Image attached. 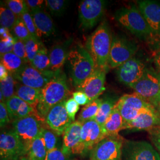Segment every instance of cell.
I'll use <instances>...</instances> for the list:
<instances>
[{
  "mask_svg": "<svg viewBox=\"0 0 160 160\" xmlns=\"http://www.w3.org/2000/svg\"><path fill=\"white\" fill-rule=\"evenodd\" d=\"M113 37L106 22L102 23L88 38L86 49L91 55L96 69L109 70L108 61Z\"/></svg>",
  "mask_w": 160,
  "mask_h": 160,
  "instance_id": "1",
  "label": "cell"
},
{
  "mask_svg": "<svg viewBox=\"0 0 160 160\" xmlns=\"http://www.w3.org/2000/svg\"><path fill=\"white\" fill-rule=\"evenodd\" d=\"M69 90L65 75L61 71L57 72L40 92L37 112L40 118L45 121L46 114L58 104L67 100Z\"/></svg>",
  "mask_w": 160,
  "mask_h": 160,
  "instance_id": "2",
  "label": "cell"
},
{
  "mask_svg": "<svg viewBox=\"0 0 160 160\" xmlns=\"http://www.w3.org/2000/svg\"><path fill=\"white\" fill-rule=\"evenodd\" d=\"M114 17L118 23L139 39L147 40L154 37L137 6L121 8L116 12Z\"/></svg>",
  "mask_w": 160,
  "mask_h": 160,
  "instance_id": "3",
  "label": "cell"
},
{
  "mask_svg": "<svg viewBox=\"0 0 160 160\" xmlns=\"http://www.w3.org/2000/svg\"><path fill=\"white\" fill-rule=\"evenodd\" d=\"M70 74L75 87L81 85L96 69L91 55L85 48L77 46L69 52L67 58Z\"/></svg>",
  "mask_w": 160,
  "mask_h": 160,
  "instance_id": "4",
  "label": "cell"
},
{
  "mask_svg": "<svg viewBox=\"0 0 160 160\" xmlns=\"http://www.w3.org/2000/svg\"><path fill=\"white\" fill-rule=\"evenodd\" d=\"M116 106L123 119L124 123L131 122L139 114L156 110L151 104L135 92L122 96L118 100Z\"/></svg>",
  "mask_w": 160,
  "mask_h": 160,
  "instance_id": "5",
  "label": "cell"
},
{
  "mask_svg": "<svg viewBox=\"0 0 160 160\" xmlns=\"http://www.w3.org/2000/svg\"><path fill=\"white\" fill-rule=\"evenodd\" d=\"M138 46L131 40L122 36L113 37L109 54V68H116L133 57Z\"/></svg>",
  "mask_w": 160,
  "mask_h": 160,
  "instance_id": "6",
  "label": "cell"
},
{
  "mask_svg": "<svg viewBox=\"0 0 160 160\" xmlns=\"http://www.w3.org/2000/svg\"><path fill=\"white\" fill-rule=\"evenodd\" d=\"M42 122L45 121L39 116L32 115L12 122L14 131L22 141L24 146L26 154L30 143L40 135Z\"/></svg>",
  "mask_w": 160,
  "mask_h": 160,
  "instance_id": "7",
  "label": "cell"
},
{
  "mask_svg": "<svg viewBox=\"0 0 160 160\" xmlns=\"http://www.w3.org/2000/svg\"><path fill=\"white\" fill-rule=\"evenodd\" d=\"M124 141L119 135L105 138L90 151V160H122Z\"/></svg>",
  "mask_w": 160,
  "mask_h": 160,
  "instance_id": "8",
  "label": "cell"
},
{
  "mask_svg": "<svg viewBox=\"0 0 160 160\" xmlns=\"http://www.w3.org/2000/svg\"><path fill=\"white\" fill-rule=\"evenodd\" d=\"M135 93L151 104L160 92L159 74L152 69H146L141 78L130 86Z\"/></svg>",
  "mask_w": 160,
  "mask_h": 160,
  "instance_id": "9",
  "label": "cell"
},
{
  "mask_svg": "<svg viewBox=\"0 0 160 160\" xmlns=\"http://www.w3.org/2000/svg\"><path fill=\"white\" fill-rule=\"evenodd\" d=\"M122 160H160L154 146L145 141H124Z\"/></svg>",
  "mask_w": 160,
  "mask_h": 160,
  "instance_id": "10",
  "label": "cell"
},
{
  "mask_svg": "<svg viewBox=\"0 0 160 160\" xmlns=\"http://www.w3.org/2000/svg\"><path fill=\"white\" fill-rule=\"evenodd\" d=\"M56 73L51 71H40L33 68L30 64H26L12 75L15 80L24 86L41 90L51 81Z\"/></svg>",
  "mask_w": 160,
  "mask_h": 160,
  "instance_id": "11",
  "label": "cell"
},
{
  "mask_svg": "<svg viewBox=\"0 0 160 160\" xmlns=\"http://www.w3.org/2000/svg\"><path fill=\"white\" fill-rule=\"evenodd\" d=\"M105 1L102 0H83L78 7L79 19L84 29L92 28L103 16Z\"/></svg>",
  "mask_w": 160,
  "mask_h": 160,
  "instance_id": "12",
  "label": "cell"
},
{
  "mask_svg": "<svg viewBox=\"0 0 160 160\" xmlns=\"http://www.w3.org/2000/svg\"><path fill=\"white\" fill-rule=\"evenodd\" d=\"M26 150L16 132H2L0 135V157L1 160H17Z\"/></svg>",
  "mask_w": 160,
  "mask_h": 160,
  "instance_id": "13",
  "label": "cell"
},
{
  "mask_svg": "<svg viewBox=\"0 0 160 160\" xmlns=\"http://www.w3.org/2000/svg\"><path fill=\"white\" fill-rule=\"evenodd\" d=\"M105 138L102 133V127L94 119L83 123L80 144L76 154H85L91 151L97 143Z\"/></svg>",
  "mask_w": 160,
  "mask_h": 160,
  "instance_id": "14",
  "label": "cell"
},
{
  "mask_svg": "<svg viewBox=\"0 0 160 160\" xmlns=\"http://www.w3.org/2000/svg\"><path fill=\"white\" fill-rule=\"evenodd\" d=\"M146 69V63L142 60L137 58H132L117 68L118 80L130 87L141 78Z\"/></svg>",
  "mask_w": 160,
  "mask_h": 160,
  "instance_id": "15",
  "label": "cell"
},
{
  "mask_svg": "<svg viewBox=\"0 0 160 160\" xmlns=\"http://www.w3.org/2000/svg\"><path fill=\"white\" fill-rule=\"evenodd\" d=\"M66 101L53 107L45 118L46 125L58 136L63 135L66 129L73 122L69 117L65 109V103Z\"/></svg>",
  "mask_w": 160,
  "mask_h": 160,
  "instance_id": "16",
  "label": "cell"
},
{
  "mask_svg": "<svg viewBox=\"0 0 160 160\" xmlns=\"http://www.w3.org/2000/svg\"><path fill=\"white\" fill-rule=\"evenodd\" d=\"M137 5L154 37L160 38V1L141 0Z\"/></svg>",
  "mask_w": 160,
  "mask_h": 160,
  "instance_id": "17",
  "label": "cell"
},
{
  "mask_svg": "<svg viewBox=\"0 0 160 160\" xmlns=\"http://www.w3.org/2000/svg\"><path fill=\"white\" fill-rule=\"evenodd\" d=\"M106 72L95 69L81 85L76 87L77 91L84 92L90 99V103L99 98L104 90Z\"/></svg>",
  "mask_w": 160,
  "mask_h": 160,
  "instance_id": "18",
  "label": "cell"
},
{
  "mask_svg": "<svg viewBox=\"0 0 160 160\" xmlns=\"http://www.w3.org/2000/svg\"><path fill=\"white\" fill-rule=\"evenodd\" d=\"M160 128V115L157 110L139 114L131 122L124 123L123 129L152 131Z\"/></svg>",
  "mask_w": 160,
  "mask_h": 160,
  "instance_id": "19",
  "label": "cell"
},
{
  "mask_svg": "<svg viewBox=\"0 0 160 160\" xmlns=\"http://www.w3.org/2000/svg\"><path fill=\"white\" fill-rule=\"evenodd\" d=\"M82 123L79 120L73 122L63 132L62 150L69 156L71 154H76L80 144L81 132Z\"/></svg>",
  "mask_w": 160,
  "mask_h": 160,
  "instance_id": "20",
  "label": "cell"
},
{
  "mask_svg": "<svg viewBox=\"0 0 160 160\" xmlns=\"http://www.w3.org/2000/svg\"><path fill=\"white\" fill-rule=\"evenodd\" d=\"M5 103L10 120L12 122L32 115L39 116L35 109L16 94L7 100Z\"/></svg>",
  "mask_w": 160,
  "mask_h": 160,
  "instance_id": "21",
  "label": "cell"
},
{
  "mask_svg": "<svg viewBox=\"0 0 160 160\" xmlns=\"http://www.w3.org/2000/svg\"><path fill=\"white\" fill-rule=\"evenodd\" d=\"M31 15L37 29L39 38L42 36H49L53 33L55 29L51 17L42 10L32 12Z\"/></svg>",
  "mask_w": 160,
  "mask_h": 160,
  "instance_id": "22",
  "label": "cell"
},
{
  "mask_svg": "<svg viewBox=\"0 0 160 160\" xmlns=\"http://www.w3.org/2000/svg\"><path fill=\"white\" fill-rule=\"evenodd\" d=\"M124 120L118 109L115 106L108 119L102 126V131L105 137L119 135V132L123 130Z\"/></svg>",
  "mask_w": 160,
  "mask_h": 160,
  "instance_id": "23",
  "label": "cell"
},
{
  "mask_svg": "<svg viewBox=\"0 0 160 160\" xmlns=\"http://www.w3.org/2000/svg\"><path fill=\"white\" fill-rule=\"evenodd\" d=\"M41 90L24 86L21 83H17L16 86V95L24 102L28 103L37 111L39 102Z\"/></svg>",
  "mask_w": 160,
  "mask_h": 160,
  "instance_id": "24",
  "label": "cell"
},
{
  "mask_svg": "<svg viewBox=\"0 0 160 160\" xmlns=\"http://www.w3.org/2000/svg\"><path fill=\"white\" fill-rule=\"evenodd\" d=\"M68 53L67 49L63 46H53L49 53L50 70L53 72L60 71L65 61L67 60Z\"/></svg>",
  "mask_w": 160,
  "mask_h": 160,
  "instance_id": "25",
  "label": "cell"
},
{
  "mask_svg": "<svg viewBox=\"0 0 160 160\" xmlns=\"http://www.w3.org/2000/svg\"><path fill=\"white\" fill-rule=\"evenodd\" d=\"M47 154L46 147L40 134L30 143L26 154L30 160H45Z\"/></svg>",
  "mask_w": 160,
  "mask_h": 160,
  "instance_id": "26",
  "label": "cell"
},
{
  "mask_svg": "<svg viewBox=\"0 0 160 160\" xmlns=\"http://www.w3.org/2000/svg\"><path fill=\"white\" fill-rule=\"evenodd\" d=\"M118 101L113 98L108 97L103 99L102 103L94 120L101 126H103L108 119L113 110L116 106Z\"/></svg>",
  "mask_w": 160,
  "mask_h": 160,
  "instance_id": "27",
  "label": "cell"
},
{
  "mask_svg": "<svg viewBox=\"0 0 160 160\" xmlns=\"http://www.w3.org/2000/svg\"><path fill=\"white\" fill-rule=\"evenodd\" d=\"M1 63L6 67L10 74L12 75L27 63L20 58L17 57L12 52L1 56Z\"/></svg>",
  "mask_w": 160,
  "mask_h": 160,
  "instance_id": "28",
  "label": "cell"
},
{
  "mask_svg": "<svg viewBox=\"0 0 160 160\" xmlns=\"http://www.w3.org/2000/svg\"><path fill=\"white\" fill-rule=\"evenodd\" d=\"M31 66L40 71L46 72L50 70V58L48 49L44 45L41 48L39 51L30 63Z\"/></svg>",
  "mask_w": 160,
  "mask_h": 160,
  "instance_id": "29",
  "label": "cell"
},
{
  "mask_svg": "<svg viewBox=\"0 0 160 160\" xmlns=\"http://www.w3.org/2000/svg\"><path fill=\"white\" fill-rule=\"evenodd\" d=\"M102 101V98H97L86 105L81 110L78 120L83 123L88 120H94L97 116Z\"/></svg>",
  "mask_w": 160,
  "mask_h": 160,
  "instance_id": "30",
  "label": "cell"
},
{
  "mask_svg": "<svg viewBox=\"0 0 160 160\" xmlns=\"http://www.w3.org/2000/svg\"><path fill=\"white\" fill-rule=\"evenodd\" d=\"M17 82L11 74L5 80L1 81L0 92L2 93L3 102L6 101L16 94V86Z\"/></svg>",
  "mask_w": 160,
  "mask_h": 160,
  "instance_id": "31",
  "label": "cell"
},
{
  "mask_svg": "<svg viewBox=\"0 0 160 160\" xmlns=\"http://www.w3.org/2000/svg\"><path fill=\"white\" fill-rule=\"evenodd\" d=\"M18 17L7 7L0 8V24L1 28L12 30Z\"/></svg>",
  "mask_w": 160,
  "mask_h": 160,
  "instance_id": "32",
  "label": "cell"
},
{
  "mask_svg": "<svg viewBox=\"0 0 160 160\" xmlns=\"http://www.w3.org/2000/svg\"><path fill=\"white\" fill-rule=\"evenodd\" d=\"M0 54L1 56L12 52L15 38L10 34L9 30L1 28Z\"/></svg>",
  "mask_w": 160,
  "mask_h": 160,
  "instance_id": "33",
  "label": "cell"
},
{
  "mask_svg": "<svg viewBox=\"0 0 160 160\" xmlns=\"http://www.w3.org/2000/svg\"><path fill=\"white\" fill-rule=\"evenodd\" d=\"M58 136L57 134L51 129H46L44 127L42 129L40 137L43 141L48 152L57 148Z\"/></svg>",
  "mask_w": 160,
  "mask_h": 160,
  "instance_id": "34",
  "label": "cell"
},
{
  "mask_svg": "<svg viewBox=\"0 0 160 160\" xmlns=\"http://www.w3.org/2000/svg\"><path fill=\"white\" fill-rule=\"evenodd\" d=\"M43 45V44L39 39H35L32 37L25 42L26 55L30 64L33 61L34 57Z\"/></svg>",
  "mask_w": 160,
  "mask_h": 160,
  "instance_id": "35",
  "label": "cell"
},
{
  "mask_svg": "<svg viewBox=\"0 0 160 160\" xmlns=\"http://www.w3.org/2000/svg\"><path fill=\"white\" fill-rule=\"evenodd\" d=\"M12 30L13 31L16 38L24 42L32 37L29 33V30L21 17L17 18V21Z\"/></svg>",
  "mask_w": 160,
  "mask_h": 160,
  "instance_id": "36",
  "label": "cell"
},
{
  "mask_svg": "<svg viewBox=\"0 0 160 160\" xmlns=\"http://www.w3.org/2000/svg\"><path fill=\"white\" fill-rule=\"evenodd\" d=\"M8 7L17 17H21L23 13L28 8L26 1L23 0H8L6 1Z\"/></svg>",
  "mask_w": 160,
  "mask_h": 160,
  "instance_id": "37",
  "label": "cell"
},
{
  "mask_svg": "<svg viewBox=\"0 0 160 160\" xmlns=\"http://www.w3.org/2000/svg\"><path fill=\"white\" fill-rule=\"evenodd\" d=\"M68 1L65 0H46L45 5L52 14L59 15L67 8Z\"/></svg>",
  "mask_w": 160,
  "mask_h": 160,
  "instance_id": "38",
  "label": "cell"
},
{
  "mask_svg": "<svg viewBox=\"0 0 160 160\" xmlns=\"http://www.w3.org/2000/svg\"><path fill=\"white\" fill-rule=\"evenodd\" d=\"M21 18H22L24 24H26L27 28L29 30V33L31 36L35 39H39L33 19L31 14L29 12V9H28L23 13V15L21 16Z\"/></svg>",
  "mask_w": 160,
  "mask_h": 160,
  "instance_id": "39",
  "label": "cell"
},
{
  "mask_svg": "<svg viewBox=\"0 0 160 160\" xmlns=\"http://www.w3.org/2000/svg\"><path fill=\"white\" fill-rule=\"evenodd\" d=\"M12 52L16 55L17 57L22 59L26 63H29L26 48H25V42L22 40H19L16 38H15V41L12 49Z\"/></svg>",
  "mask_w": 160,
  "mask_h": 160,
  "instance_id": "40",
  "label": "cell"
},
{
  "mask_svg": "<svg viewBox=\"0 0 160 160\" xmlns=\"http://www.w3.org/2000/svg\"><path fill=\"white\" fill-rule=\"evenodd\" d=\"M65 106L69 117L72 122H75V115L80 109V105L75 102L73 98H71L65 102Z\"/></svg>",
  "mask_w": 160,
  "mask_h": 160,
  "instance_id": "41",
  "label": "cell"
},
{
  "mask_svg": "<svg viewBox=\"0 0 160 160\" xmlns=\"http://www.w3.org/2000/svg\"><path fill=\"white\" fill-rule=\"evenodd\" d=\"M46 158L48 160H68L69 156L63 152L62 149L56 148L48 152Z\"/></svg>",
  "mask_w": 160,
  "mask_h": 160,
  "instance_id": "42",
  "label": "cell"
},
{
  "mask_svg": "<svg viewBox=\"0 0 160 160\" xmlns=\"http://www.w3.org/2000/svg\"><path fill=\"white\" fill-rule=\"evenodd\" d=\"M10 116L7 108L6 103H0V126L1 128L4 127L10 121Z\"/></svg>",
  "mask_w": 160,
  "mask_h": 160,
  "instance_id": "43",
  "label": "cell"
},
{
  "mask_svg": "<svg viewBox=\"0 0 160 160\" xmlns=\"http://www.w3.org/2000/svg\"><path fill=\"white\" fill-rule=\"evenodd\" d=\"M149 133L151 140L160 156V128L150 131Z\"/></svg>",
  "mask_w": 160,
  "mask_h": 160,
  "instance_id": "44",
  "label": "cell"
},
{
  "mask_svg": "<svg viewBox=\"0 0 160 160\" xmlns=\"http://www.w3.org/2000/svg\"><path fill=\"white\" fill-rule=\"evenodd\" d=\"M72 98L79 105H87L90 103V99L84 92L77 91L73 92Z\"/></svg>",
  "mask_w": 160,
  "mask_h": 160,
  "instance_id": "45",
  "label": "cell"
},
{
  "mask_svg": "<svg viewBox=\"0 0 160 160\" xmlns=\"http://www.w3.org/2000/svg\"><path fill=\"white\" fill-rule=\"evenodd\" d=\"M26 2L29 10H31L32 12L42 10L43 4H45V1L43 0H27Z\"/></svg>",
  "mask_w": 160,
  "mask_h": 160,
  "instance_id": "46",
  "label": "cell"
},
{
  "mask_svg": "<svg viewBox=\"0 0 160 160\" xmlns=\"http://www.w3.org/2000/svg\"><path fill=\"white\" fill-rule=\"evenodd\" d=\"M10 75V72L7 71L6 67L3 65L2 63H0V80H2L6 79L8 75Z\"/></svg>",
  "mask_w": 160,
  "mask_h": 160,
  "instance_id": "47",
  "label": "cell"
},
{
  "mask_svg": "<svg viewBox=\"0 0 160 160\" xmlns=\"http://www.w3.org/2000/svg\"><path fill=\"white\" fill-rule=\"evenodd\" d=\"M154 62L155 65L160 69V46L155 52Z\"/></svg>",
  "mask_w": 160,
  "mask_h": 160,
  "instance_id": "48",
  "label": "cell"
},
{
  "mask_svg": "<svg viewBox=\"0 0 160 160\" xmlns=\"http://www.w3.org/2000/svg\"><path fill=\"white\" fill-rule=\"evenodd\" d=\"M151 104L155 108L157 106H158V104H160V92L159 95L158 96V97H157L152 102Z\"/></svg>",
  "mask_w": 160,
  "mask_h": 160,
  "instance_id": "49",
  "label": "cell"
},
{
  "mask_svg": "<svg viewBox=\"0 0 160 160\" xmlns=\"http://www.w3.org/2000/svg\"><path fill=\"white\" fill-rule=\"evenodd\" d=\"M156 110H157V111L158 112V113H159V114L160 115V104H158V106H157L155 108Z\"/></svg>",
  "mask_w": 160,
  "mask_h": 160,
  "instance_id": "50",
  "label": "cell"
},
{
  "mask_svg": "<svg viewBox=\"0 0 160 160\" xmlns=\"http://www.w3.org/2000/svg\"><path fill=\"white\" fill-rule=\"evenodd\" d=\"M20 160H30L29 158H28V157H22L21 158H20Z\"/></svg>",
  "mask_w": 160,
  "mask_h": 160,
  "instance_id": "51",
  "label": "cell"
},
{
  "mask_svg": "<svg viewBox=\"0 0 160 160\" xmlns=\"http://www.w3.org/2000/svg\"><path fill=\"white\" fill-rule=\"evenodd\" d=\"M158 74H159V77H160V72H159V73H158Z\"/></svg>",
  "mask_w": 160,
  "mask_h": 160,
  "instance_id": "52",
  "label": "cell"
},
{
  "mask_svg": "<svg viewBox=\"0 0 160 160\" xmlns=\"http://www.w3.org/2000/svg\"><path fill=\"white\" fill-rule=\"evenodd\" d=\"M45 160H48V159H47V158H46V159H45Z\"/></svg>",
  "mask_w": 160,
  "mask_h": 160,
  "instance_id": "53",
  "label": "cell"
}]
</instances>
